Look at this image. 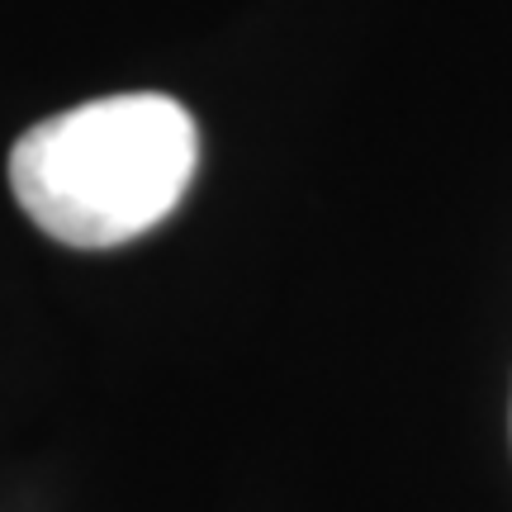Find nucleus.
<instances>
[{"instance_id": "obj_1", "label": "nucleus", "mask_w": 512, "mask_h": 512, "mask_svg": "<svg viewBox=\"0 0 512 512\" xmlns=\"http://www.w3.org/2000/svg\"><path fill=\"white\" fill-rule=\"evenodd\" d=\"M200 166V133L181 100L105 95L34 124L10 152L15 200L67 247H119L181 204Z\"/></svg>"}]
</instances>
